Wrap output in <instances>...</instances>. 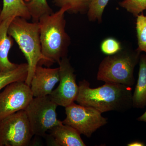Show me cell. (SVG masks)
I'll return each instance as SVG.
<instances>
[{
    "label": "cell",
    "instance_id": "obj_1",
    "mask_svg": "<svg viewBox=\"0 0 146 146\" xmlns=\"http://www.w3.org/2000/svg\"><path fill=\"white\" fill-rule=\"evenodd\" d=\"M78 95L76 101L83 106L94 108L101 113L123 111L132 106L131 87L112 82L96 88L90 87L85 80L79 83Z\"/></svg>",
    "mask_w": 146,
    "mask_h": 146
},
{
    "label": "cell",
    "instance_id": "obj_2",
    "mask_svg": "<svg viewBox=\"0 0 146 146\" xmlns=\"http://www.w3.org/2000/svg\"><path fill=\"white\" fill-rule=\"evenodd\" d=\"M68 10L61 7L55 13L42 16L38 22L42 53L51 64L67 56L71 43L65 31V14Z\"/></svg>",
    "mask_w": 146,
    "mask_h": 146
},
{
    "label": "cell",
    "instance_id": "obj_3",
    "mask_svg": "<svg viewBox=\"0 0 146 146\" xmlns=\"http://www.w3.org/2000/svg\"><path fill=\"white\" fill-rule=\"evenodd\" d=\"M8 33L15 40L27 61L28 72L25 82L30 86L32 79L39 64L51 65L42 51L39 24L29 23L26 19L16 17L11 23Z\"/></svg>",
    "mask_w": 146,
    "mask_h": 146
},
{
    "label": "cell",
    "instance_id": "obj_4",
    "mask_svg": "<svg viewBox=\"0 0 146 146\" xmlns=\"http://www.w3.org/2000/svg\"><path fill=\"white\" fill-rule=\"evenodd\" d=\"M141 53L138 49H122L116 54L106 56L100 64L97 79L105 82L133 86L135 83L134 68L139 62Z\"/></svg>",
    "mask_w": 146,
    "mask_h": 146
},
{
    "label": "cell",
    "instance_id": "obj_5",
    "mask_svg": "<svg viewBox=\"0 0 146 146\" xmlns=\"http://www.w3.org/2000/svg\"><path fill=\"white\" fill-rule=\"evenodd\" d=\"M58 106L49 96L32 100L25 110L33 135L45 136L47 131L63 123L57 118Z\"/></svg>",
    "mask_w": 146,
    "mask_h": 146
},
{
    "label": "cell",
    "instance_id": "obj_6",
    "mask_svg": "<svg viewBox=\"0 0 146 146\" xmlns=\"http://www.w3.org/2000/svg\"><path fill=\"white\" fill-rule=\"evenodd\" d=\"M33 135L25 110L0 120V146H28Z\"/></svg>",
    "mask_w": 146,
    "mask_h": 146
},
{
    "label": "cell",
    "instance_id": "obj_7",
    "mask_svg": "<svg viewBox=\"0 0 146 146\" xmlns=\"http://www.w3.org/2000/svg\"><path fill=\"white\" fill-rule=\"evenodd\" d=\"M66 117L62 122L70 126L80 134L88 138L97 129L107 123L106 118L94 108L83 106L73 103L65 107Z\"/></svg>",
    "mask_w": 146,
    "mask_h": 146
},
{
    "label": "cell",
    "instance_id": "obj_8",
    "mask_svg": "<svg viewBox=\"0 0 146 146\" xmlns=\"http://www.w3.org/2000/svg\"><path fill=\"white\" fill-rule=\"evenodd\" d=\"M30 86L25 82H15L0 92V120L24 110L33 98Z\"/></svg>",
    "mask_w": 146,
    "mask_h": 146
},
{
    "label": "cell",
    "instance_id": "obj_9",
    "mask_svg": "<svg viewBox=\"0 0 146 146\" xmlns=\"http://www.w3.org/2000/svg\"><path fill=\"white\" fill-rule=\"evenodd\" d=\"M59 65V84L53 90L49 96L58 106L66 107L76 101L79 91V86L76 82L74 70L69 58H63Z\"/></svg>",
    "mask_w": 146,
    "mask_h": 146
},
{
    "label": "cell",
    "instance_id": "obj_10",
    "mask_svg": "<svg viewBox=\"0 0 146 146\" xmlns=\"http://www.w3.org/2000/svg\"><path fill=\"white\" fill-rule=\"evenodd\" d=\"M59 81V68H44L38 65L31 83V89L33 97L49 96Z\"/></svg>",
    "mask_w": 146,
    "mask_h": 146
},
{
    "label": "cell",
    "instance_id": "obj_11",
    "mask_svg": "<svg viewBox=\"0 0 146 146\" xmlns=\"http://www.w3.org/2000/svg\"><path fill=\"white\" fill-rule=\"evenodd\" d=\"M48 141L54 146H85L80 133L70 126L63 123L49 131Z\"/></svg>",
    "mask_w": 146,
    "mask_h": 146
},
{
    "label": "cell",
    "instance_id": "obj_12",
    "mask_svg": "<svg viewBox=\"0 0 146 146\" xmlns=\"http://www.w3.org/2000/svg\"><path fill=\"white\" fill-rule=\"evenodd\" d=\"M14 18L11 17L0 23V72L12 70L19 65L11 62L8 58L13 42L12 37L8 35V30Z\"/></svg>",
    "mask_w": 146,
    "mask_h": 146
},
{
    "label": "cell",
    "instance_id": "obj_13",
    "mask_svg": "<svg viewBox=\"0 0 146 146\" xmlns=\"http://www.w3.org/2000/svg\"><path fill=\"white\" fill-rule=\"evenodd\" d=\"M138 81L132 95V106L143 108L146 106V55L143 54L139 60Z\"/></svg>",
    "mask_w": 146,
    "mask_h": 146
},
{
    "label": "cell",
    "instance_id": "obj_14",
    "mask_svg": "<svg viewBox=\"0 0 146 146\" xmlns=\"http://www.w3.org/2000/svg\"><path fill=\"white\" fill-rule=\"evenodd\" d=\"M3 2L0 23L11 17H21L27 20L31 18L24 0H3Z\"/></svg>",
    "mask_w": 146,
    "mask_h": 146
},
{
    "label": "cell",
    "instance_id": "obj_15",
    "mask_svg": "<svg viewBox=\"0 0 146 146\" xmlns=\"http://www.w3.org/2000/svg\"><path fill=\"white\" fill-rule=\"evenodd\" d=\"M28 72L27 63L19 64L14 70L0 72V91L10 84L26 80Z\"/></svg>",
    "mask_w": 146,
    "mask_h": 146
},
{
    "label": "cell",
    "instance_id": "obj_16",
    "mask_svg": "<svg viewBox=\"0 0 146 146\" xmlns=\"http://www.w3.org/2000/svg\"><path fill=\"white\" fill-rule=\"evenodd\" d=\"M26 3L33 22H38L42 16L53 13L47 0H29Z\"/></svg>",
    "mask_w": 146,
    "mask_h": 146
},
{
    "label": "cell",
    "instance_id": "obj_17",
    "mask_svg": "<svg viewBox=\"0 0 146 146\" xmlns=\"http://www.w3.org/2000/svg\"><path fill=\"white\" fill-rule=\"evenodd\" d=\"M56 6L68 8L67 12L72 13H87L93 0H52Z\"/></svg>",
    "mask_w": 146,
    "mask_h": 146
},
{
    "label": "cell",
    "instance_id": "obj_18",
    "mask_svg": "<svg viewBox=\"0 0 146 146\" xmlns=\"http://www.w3.org/2000/svg\"><path fill=\"white\" fill-rule=\"evenodd\" d=\"M136 30L138 39V48L140 52H144L146 55V16L143 13L136 16Z\"/></svg>",
    "mask_w": 146,
    "mask_h": 146
},
{
    "label": "cell",
    "instance_id": "obj_19",
    "mask_svg": "<svg viewBox=\"0 0 146 146\" xmlns=\"http://www.w3.org/2000/svg\"><path fill=\"white\" fill-rule=\"evenodd\" d=\"M110 0H93L87 11L89 21L101 23L105 8Z\"/></svg>",
    "mask_w": 146,
    "mask_h": 146
},
{
    "label": "cell",
    "instance_id": "obj_20",
    "mask_svg": "<svg viewBox=\"0 0 146 146\" xmlns=\"http://www.w3.org/2000/svg\"><path fill=\"white\" fill-rule=\"evenodd\" d=\"M119 4L136 17L146 10V0H123Z\"/></svg>",
    "mask_w": 146,
    "mask_h": 146
},
{
    "label": "cell",
    "instance_id": "obj_21",
    "mask_svg": "<svg viewBox=\"0 0 146 146\" xmlns=\"http://www.w3.org/2000/svg\"><path fill=\"white\" fill-rule=\"evenodd\" d=\"M122 49L121 43L113 37H108L104 39L100 44L102 52L108 56L116 54Z\"/></svg>",
    "mask_w": 146,
    "mask_h": 146
},
{
    "label": "cell",
    "instance_id": "obj_22",
    "mask_svg": "<svg viewBox=\"0 0 146 146\" xmlns=\"http://www.w3.org/2000/svg\"><path fill=\"white\" fill-rule=\"evenodd\" d=\"M128 146H145V144L143 142L140 141H134L128 144Z\"/></svg>",
    "mask_w": 146,
    "mask_h": 146
},
{
    "label": "cell",
    "instance_id": "obj_23",
    "mask_svg": "<svg viewBox=\"0 0 146 146\" xmlns=\"http://www.w3.org/2000/svg\"><path fill=\"white\" fill-rule=\"evenodd\" d=\"M137 120L145 122L146 123V111L143 115L138 117Z\"/></svg>",
    "mask_w": 146,
    "mask_h": 146
},
{
    "label": "cell",
    "instance_id": "obj_24",
    "mask_svg": "<svg viewBox=\"0 0 146 146\" xmlns=\"http://www.w3.org/2000/svg\"><path fill=\"white\" fill-rule=\"evenodd\" d=\"M1 4H0V13H1Z\"/></svg>",
    "mask_w": 146,
    "mask_h": 146
}]
</instances>
